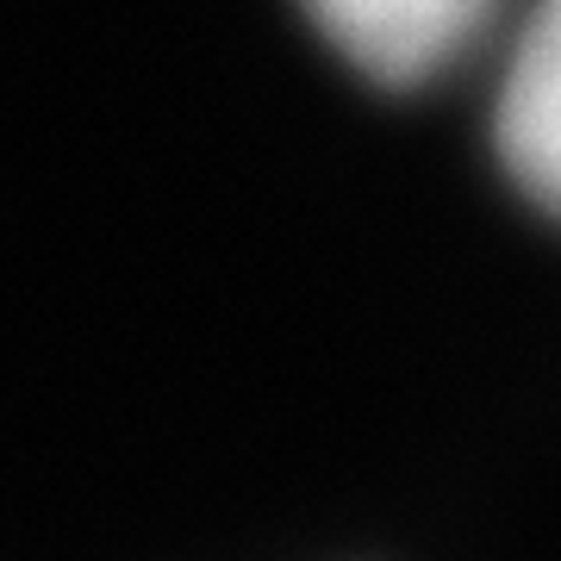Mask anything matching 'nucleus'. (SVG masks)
Returning a JSON list of instances; mask_svg holds the SVG:
<instances>
[{"instance_id":"obj_2","label":"nucleus","mask_w":561,"mask_h":561,"mask_svg":"<svg viewBox=\"0 0 561 561\" xmlns=\"http://www.w3.org/2000/svg\"><path fill=\"white\" fill-rule=\"evenodd\" d=\"M493 144L524 201L561 219V0H542L524 25L493 106Z\"/></svg>"},{"instance_id":"obj_1","label":"nucleus","mask_w":561,"mask_h":561,"mask_svg":"<svg viewBox=\"0 0 561 561\" xmlns=\"http://www.w3.org/2000/svg\"><path fill=\"white\" fill-rule=\"evenodd\" d=\"M312 25L381 88H424L486 32L500 0H300Z\"/></svg>"}]
</instances>
